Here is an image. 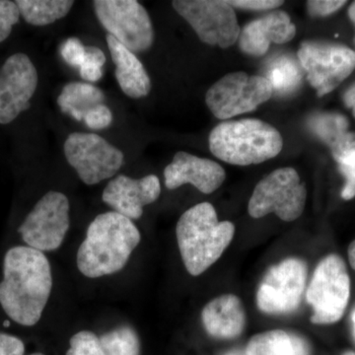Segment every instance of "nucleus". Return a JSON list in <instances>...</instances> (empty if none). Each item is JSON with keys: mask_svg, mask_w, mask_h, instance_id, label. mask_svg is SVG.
I'll use <instances>...</instances> for the list:
<instances>
[{"mask_svg": "<svg viewBox=\"0 0 355 355\" xmlns=\"http://www.w3.org/2000/svg\"><path fill=\"white\" fill-rule=\"evenodd\" d=\"M345 4H347V1L340 0H310L307 2L308 13L312 17H324L336 12Z\"/></svg>", "mask_w": 355, "mask_h": 355, "instance_id": "nucleus-31", "label": "nucleus"}, {"mask_svg": "<svg viewBox=\"0 0 355 355\" xmlns=\"http://www.w3.org/2000/svg\"><path fill=\"white\" fill-rule=\"evenodd\" d=\"M24 343L20 338L0 333V355H24Z\"/></svg>", "mask_w": 355, "mask_h": 355, "instance_id": "nucleus-33", "label": "nucleus"}, {"mask_svg": "<svg viewBox=\"0 0 355 355\" xmlns=\"http://www.w3.org/2000/svg\"><path fill=\"white\" fill-rule=\"evenodd\" d=\"M51 289L50 261L43 252L29 246L7 252L0 282V304L7 316L22 326H34L43 315Z\"/></svg>", "mask_w": 355, "mask_h": 355, "instance_id": "nucleus-1", "label": "nucleus"}, {"mask_svg": "<svg viewBox=\"0 0 355 355\" xmlns=\"http://www.w3.org/2000/svg\"><path fill=\"white\" fill-rule=\"evenodd\" d=\"M232 7L247 9V10H272L284 4V1L277 0H236L228 1Z\"/></svg>", "mask_w": 355, "mask_h": 355, "instance_id": "nucleus-32", "label": "nucleus"}, {"mask_svg": "<svg viewBox=\"0 0 355 355\" xmlns=\"http://www.w3.org/2000/svg\"><path fill=\"white\" fill-rule=\"evenodd\" d=\"M69 200L58 191H49L35 205L18 232L28 246L41 252L62 246L69 229Z\"/></svg>", "mask_w": 355, "mask_h": 355, "instance_id": "nucleus-12", "label": "nucleus"}, {"mask_svg": "<svg viewBox=\"0 0 355 355\" xmlns=\"http://www.w3.org/2000/svg\"><path fill=\"white\" fill-rule=\"evenodd\" d=\"M284 139L277 128L256 119L223 121L209 135V149L229 164H260L279 155Z\"/></svg>", "mask_w": 355, "mask_h": 355, "instance_id": "nucleus-4", "label": "nucleus"}, {"mask_svg": "<svg viewBox=\"0 0 355 355\" xmlns=\"http://www.w3.org/2000/svg\"><path fill=\"white\" fill-rule=\"evenodd\" d=\"M31 355H44V354H33Z\"/></svg>", "mask_w": 355, "mask_h": 355, "instance_id": "nucleus-42", "label": "nucleus"}, {"mask_svg": "<svg viewBox=\"0 0 355 355\" xmlns=\"http://www.w3.org/2000/svg\"><path fill=\"white\" fill-rule=\"evenodd\" d=\"M342 355H355V352H352V350H347V352H343Z\"/></svg>", "mask_w": 355, "mask_h": 355, "instance_id": "nucleus-40", "label": "nucleus"}, {"mask_svg": "<svg viewBox=\"0 0 355 355\" xmlns=\"http://www.w3.org/2000/svg\"><path fill=\"white\" fill-rule=\"evenodd\" d=\"M310 130L329 147L343 135L349 132V121L345 116L335 113H319L309 119Z\"/></svg>", "mask_w": 355, "mask_h": 355, "instance_id": "nucleus-26", "label": "nucleus"}, {"mask_svg": "<svg viewBox=\"0 0 355 355\" xmlns=\"http://www.w3.org/2000/svg\"><path fill=\"white\" fill-rule=\"evenodd\" d=\"M96 16L109 35L135 53L151 48L154 29L144 6L135 0H96Z\"/></svg>", "mask_w": 355, "mask_h": 355, "instance_id": "nucleus-9", "label": "nucleus"}, {"mask_svg": "<svg viewBox=\"0 0 355 355\" xmlns=\"http://www.w3.org/2000/svg\"><path fill=\"white\" fill-rule=\"evenodd\" d=\"M352 333H354L355 340V308L352 310Z\"/></svg>", "mask_w": 355, "mask_h": 355, "instance_id": "nucleus-39", "label": "nucleus"}, {"mask_svg": "<svg viewBox=\"0 0 355 355\" xmlns=\"http://www.w3.org/2000/svg\"><path fill=\"white\" fill-rule=\"evenodd\" d=\"M307 279V266L302 260L289 258L268 270L257 292V305L261 312L284 315L297 310Z\"/></svg>", "mask_w": 355, "mask_h": 355, "instance_id": "nucleus-13", "label": "nucleus"}, {"mask_svg": "<svg viewBox=\"0 0 355 355\" xmlns=\"http://www.w3.org/2000/svg\"><path fill=\"white\" fill-rule=\"evenodd\" d=\"M104 100L101 89L90 83H72L62 88L58 105L64 114L81 121L91 109L102 104Z\"/></svg>", "mask_w": 355, "mask_h": 355, "instance_id": "nucleus-21", "label": "nucleus"}, {"mask_svg": "<svg viewBox=\"0 0 355 355\" xmlns=\"http://www.w3.org/2000/svg\"><path fill=\"white\" fill-rule=\"evenodd\" d=\"M160 193V181L155 175L140 179L120 175L107 184L102 200L114 211L133 220L141 217L144 207L157 200Z\"/></svg>", "mask_w": 355, "mask_h": 355, "instance_id": "nucleus-15", "label": "nucleus"}, {"mask_svg": "<svg viewBox=\"0 0 355 355\" xmlns=\"http://www.w3.org/2000/svg\"><path fill=\"white\" fill-rule=\"evenodd\" d=\"M64 150L67 162L89 186L114 177L125 158L120 149L96 133H71L65 140Z\"/></svg>", "mask_w": 355, "mask_h": 355, "instance_id": "nucleus-11", "label": "nucleus"}, {"mask_svg": "<svg viewBox=\"0 0 355 355\" xmlns=\"http://www.w3.org/2000/svg\"><path fill=\"white\" fill-rule=\"evenodd\" d=\"M67 355H105L99 338L92 331H81L69 340Z\"/></svg>", "mask_w": 355, "mask_h": 355, "instance_id": "nucleus-27", "label": "nucleus"}, {"mask_svg": "<svg viewBox=\"0 0 355 355\" xmlns=\"http://www.w3.org/2000/svg\"><path fill=\"white\" fill-rule=\"evenodd\" d=\"M60 55L67 64L73 67H80L85 60V46L79 39H67L62 44Z\"/></svg>", "mask_w": 355, "mask_h": 355, "instance_id": "nucleus-29", "label": "nucleus"}, {"mask_svg": "<svg viewBox=\"0 0 355 355\" xmlns=\"http://www.w3.org/2000/svg\"><path fill=\"white\" fill-rule=\"evenodd\" d=\"M246 355H311L305 338L284 330L258 334L248 343Z\"/></svg>", "mask_w": 355, "mask_h": 355, "instance_id": "nucleus-20", "label": "nucleus"}, {"mask_svg": "<svg viewBox=\"0 0 355 355\" xmlns=\"http://www.w3.org/2000/svg\"><path fill=\"white\" fill-rule=\"evenodd\" d=\"M307 190L293 168H279L261 179L250 198L248 211L253 218L270 214L282 220H296L304 211Z\"/></svg>", "mask_w": 355, "mask_h": 355, "instance_id": "nucleus-6", "label": "nucleus"}, {"mask_svg": "<svg viewBox=\"0 0 355 355\" xmlns=\"http://www.w3.org/2000/svg\"><path fill=\"white\" fill-rule=\"evenodd\" d=\"M265 77L272 84L273 94L284 96L291 94L299 87L302 72L293 58L284 55L270 62Z\"/></svg>", "mask_w": 355, "mask_h": 355, "instance_id": "nucleus-24", "label": "nucleus"}, {"mask_svg": "<svg viewBox=\"0 0 355 355\" xmlns=\"http://www.w3.org/2000/svg\"><path fill=\"white\" fill-rule=\"evenodd\" d=\"M84 121L91 130H104L111 125L113 121V114L106 105L100 104L86 114Z\"/></svg>", "mask_w": 355, "mask_h": 355, "instance_id": "nucleus-30", "label": "nucleus"}, {"mask_svg": "<svg viewBox=\"0 0 355 355\" xmlns=\"http://www.w3.org/2000/svg\"><path fill=\"white\" fill-rule=\"evenodd\" d=\"M38 72L27 55L14 53L0 70V125L15 120L31 107L38 87Z\"/></svg>", "mask_w": 355, "mask_h": 355, "instance_id": "nucleus-14", "label": "nucleus"}, {"mask_svg": "<svg viewBox=\"0 0 355 355\" xmlns=\"http://www.w3.org/2000/svg\"><path fill=\"white\" fill-rule=\"evenodd\" d=\"M105 355H139V336L130 327H121L99 338Z\"/></svg>", "mask_w": 355, "mask_h": 355, "instance_id": "nucleus-25", "label": "nucleus"}, {"mask_svg": "<svg viewBox=\"0 0 355 355\" xmlns=\"http://www.w3.org/2000/svg\"><path fill=\"white\" fill-rule=\"evenodd\" d=\"M349 16L352 22L354 23L355 27V1L352 2V6H349ZM354 44H355V37H354Z\"/></svg>", "mask_w": 355, "mask_h": 355, "instance_id": "nucleus-38", "label": "nucleus"}, {"mask_svg": "<svg viewBox=\"0 0 355 355\" xmlns=\"http://www.w3.org/2000/svg\"><path fill=\"white\" fill-rule=\"evenodd\" d=\"M343 99L345 106L352 110L355 118V83L347 88V90L343 94Z\"/></svg>", "mask_w": 355, "mask_h": 355, "instance_id": "nucleus-36", "label": "nucleus"}, {"mask_svg": "<svg viewBox=\"0 0 355 355\" xmlns=\"http://www.w3.org/2000/svg\"><path fill=\"white\" fill-rule=\"evenodd\" d=\"M105 62H106V55L99 48L92 46H85V60H84L83 64H94L103 67Z\"/></svg>", "mask_w": 355, "mask_h": 355, "instance_id": "nucleus-34", "label": "nucleus"}, {"mask_svg": "<svg viewBox=\"0 0 355 355\" xmlns=\"http://www.w3.org/2000/svg\"><path fill=\"white\" fill-rule=\"evenodd\" d=\"M20 15L16 2L0 0V43L8 38L13 26L19 21Z\"/></svg>", "mask_w": 355, "mask_h": 355, "instance_id": "nucleus-28", "label": "nucleus"}, {"mask_svg": "<svg viewBox=\"0 0 355 355\" xmlns=\"http://www.w3.org/2000/svg\"><path fill=\"white\" fill-rule=\"evenodd\" d=\"M226 173L218 163L180 151L164 170L165 186L175 190L186 184H193L202 193H212L225 181Z\"/></svg>", "mask_w": 355, "mask_h": 355, "instance_id": "nucleus-16", "label": "nucleus"}, {"mask_svg": "<svg viewBox=\"0 0 355 355\" xmlns=\"http://www.w3.org/2000/svg\"><path fill=\"white\" fill-rule=\"evenodd\" d=\"M272 95V84L265 76L232 72L209 89L205 102L214 116L219 120H228L251 113Z\"/></svg>", "mask_w": 355, "mask_h": 355, "instance_id": "nucleus-7", "label": "nucleus"}, {"mask_svg": "<svg viewBox=\"0 0 355 355\" xmlns=\"http://www.w3.org/2000/svg\"><path fill=\"white\" fill-rule=\"evenodd\" d=\"M202 320L209 335L219 340H233L244 331L246 312L238 296L224 294L205 306Z\"/></svg>", "mask_w": 355, "mask_h": 355, "instance_id": "nucleus-18", "label": "nucleus"}, {"mask_svg": "<svg viewBox=\"0 0 355 355\" xmlns=\"http://www.w3.org/2000/svg\"><path fill=\"white\" fill-rule=\"evenodd\" d=\"M350 298V277L342 257L328 254L313 273L306 300L313 309L311 322L331 324L345 315Z\"/></svg>", "mask_w": 355, "mask_h": 355, "instance_id": "nucleus-5", "label": "nucleus"}, {"mask_svg": "<svg viewBox=\"0 0 355 355\" xmlns=\"http://www.w3.org/2000/svg\"><path fill=\"white\" fill-rule=\"evenodd\" d=\"M331 155L345 177V187L340 196L345 200L355 198V132H345L330 147Z\"/></svg>", "mask_w": 355, "mask_h": 355, "instance_id": "nucleus-23", "label": "nucleus"}, {"mask_svg": "<svg viewBox=\"0 0 355 355\" xmlns=\"http://www.w3.org/2000/svg\"><path fill=\"white\" fill-rule=\"evenodd\" d=\"M225 355H241L238 352H228V354H226Z\"/></svg>", "mask_w": 355, "mask_h": 355, "instance_id": "nucleus-41", "label": "nucleus"}, {"mask_svg": "<svg viewBox=\"0 0 355 355\" xmlns=\"http://www.w3.org/2000/svg\"><path fill=\"white\" fill-rule=\"evenodd\" d=\"M296 27L288 14L272 11L253 20L242 28L239 36L240 50L246 55L261 57L272 44H286L295 37Z\"/></svg>", "mask_w": 355, "mask_h": 355, "instance_id": "nucleus-17", "label": "nucleus"}, {"mask_svg": "<svg viewBox=\"0 0 355 355\" xmlns=\"http://www.w3.org/2000/svg\"><path fill=\"white\" fill-rule=\"evenodd\" d=\"M173 8L191 26L202 43L227 49L239 39L241 28L234 8L221 0H176Z\"/></svg>", "mask_w": 355, "mask_h": 355, "instance_id": "nucleus-10", "label": "nucleus"}, {"mask_svg": "<svg viewBox=\"0 0 355 355\" xmlns=\"http://www.w3.org/2000/svg\"><path fill=\"white\" fill-rule=\"evenodd\" d=\"M235 234L230 221H219L209 202L184 212L177 223L178 246L184 268L193 277L202 275L224 253Z\"/></svg>", "mask_w": 355, "mask_h": 355, "instance_id": "nucleus-3", "label": "nucleus"}, {"mask_svg": "<svg viewBox=\"0 0 355 355\" xmlns=\"http://www.w3.org/2000/svg\"><path fill=\"white\" fill-rule=\"evenodd\" d=\"M297 55L318 97L335 90L355 69V51L342 44L304 42Z\"/></svg>", "mask_w": 355, "mask_h": 355, "instance_id": "nucleus-8", "label": "nucleus"}, {"mask_svg": "<svg viewBox=\"0 0 355 355\" xmlns=\"http://www.w3.org/2000/svg\"><path fill=\"white\" fill-rule=\"evenodd\" d=\"M26 22L33 26L50 25L69 13L70 0H17L15 1Z\"/></svg>", "mask_w": 355, "mask_h": 355, "instance_id": "nucleus-22", "label": "nucleus"}, {"mask_svg": "<svg viewBox=\"0 0 355 355\" xmlns=\"http://www.w3.org/2000/svg\"><path fill=\"white\" fill-rule=\"evenodd\" d=\"M81 78L88 83H97L102 78V67L90 64H83L79 67Z\"/></svg>", "mask_w": 355, "mask_h": 355, "instance_id": "nucleus-35", "label": "nucleus"}, {"mask_svg": "<svg viewBox=\"0 0 355 355\" xmlns=\"http://www.w3.org/2000/svg\"><path fill=\"white\" fill-rule=\"evenodd\" d=\"M347 254H349V261L350 266H352V268L355 270V240L354 242H352V244L349 245Z\"/></svg>", "mask_w": 355, "mask_h": 355, "instance_id": "nucleus-37", "label": "nucleus"}, {"mask_svg": "<svg viewBox=\"0 0 355 355\" xmlns=\"http://www.w3.org/2000/svg\"><path fill=\"white\" fill-rule=\"evenodd\" d=\"M107 44L116 65L114 76L121 91L132 99L148 95L151 90L150 77L137 55L109 34Z\"/></svg>", "mask_w": 355, "mask_h": 355, "instance_id": "nucleus-19", "label": "nucleus"}, {"mask_svg": "<svg viewBox=\"0 0 355 355\" xmlns=\"http://www.w3.org/2000/svg\"><path fill=\"white\" fill-rule=\"evenodd\" d=\"M139 242V230L132 220L116 211L105 212L89 225L77 251V268L89 279L120 272Z\"/></svg>", "mask_w": 355, "mask_h": 355, "instance_id": "nucleus-2", "label": "nucleus"}]
</instances>
